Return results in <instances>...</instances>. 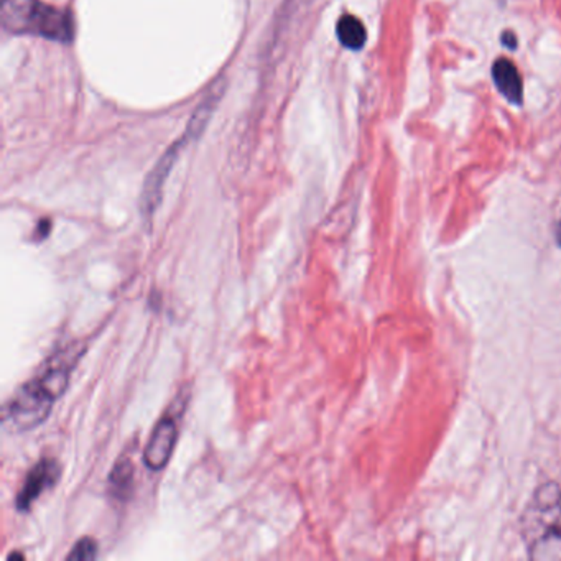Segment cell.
Instances as JSON below:
<instances>
[{
  "mask_svg": "<svg viewBox=\"0 0 561 561\" xmlns=\"http://www.w3.org/2000/svg\"><path fill=\"white\" fill-rule=\"evenodd\" d=\"M86 353V345L73 341L56 351L44 362L40 372L23 384L4 409V421L12 430L28 432L44 423L54 402L60 399L69 384L77 362Z\"/></svg>",
  "mask_w": 561,
  "mask_h": 561,
  "instance_id": "obj_1",
  "label": "cell"
},
{
  "mask_svg": "<svg viewBox=\"0 0 561 561\" xmlns=\"http://www.w3.org/2000/svg\"><path fill=\"white\" fill-rule=\"evenodd\" d=\"M522 535L530 558L561 560V489L540 486L522 516Z\"/></svg>",
  "mask_w": 561,
  "mask_h": 561,
  "instance_id": "obj_2",
  "label": "cell"
},
{
  "mask_svg": "<svg viewBox=\"0 0 561 561\" xmlns=\"http://www.w3.org/2000/svg\"><path fill=\"white\" fill-rule=\"evenodd\" d=\"M0 20L7 32L37 35L61 44L71 42L75 33L69 13L40 0H2Z\"/></svg>",
  "mask_w": 561,
  "mask_h": 561,
  "instance_id": "obj_3",
  "label": "cell"
},
{
  "mask_svg": "<svg viewBox=\"0 0 561 561\" xmlns=\"http://www.w3.org/2000/svg\"><path fill=\"white\" fill-rule=\"evenodd\" d=\"M178 433L180 430L176 415L172 411L165 413L155 425L143 451V464L150 471H162L168 466L178 442Z\"/></svg>",
  "mask_w": 561,
  "mask_h": 561,
  "instance_id": "obj_4",
  "label": "cell"
},
{
  "mask_svg": "<svg viewBox=\"0 0 561 561\" xmlns=\"http://www.w3.org/2000/svg\"><path fill=\"white\" fill-rule=\"evenodd\" d=\"M60 477H61V464L53 458L40 459L30 469V473L23 481V486L17 494V500H15L17 510L28 512L38 497L58 484Z\"/></svg>",
  "mask_w": 561,
  "mask_h": 561,
  "instance_id": "obj_5",
  "label": "cell"
},
{
  "mask_svg": "<svg viewBox=\"0 0 561 561\" xmlns=\"http://www.w3.org/2000/svg\"><path fill=\"white\" fill-rule=\"evenodd\" d=\"M182 143L183 142L175 143L172 149L163 155L162 160L157 163V167L153 168V172L149 175L147 182L143 184L141 207L142 215H143L145 219H151L153 213L160 206L163 186H165V182L168 178V173L172 172L173 165L178 159V153L182 150Z\"/></svg>",
  "mask_w": 561,
  "mask_h": 561,
  "instance_id": "obj_6",
  "label": "cell"
},
{
  "mask_svg": "<svg viewBox=\"0 0 561 561\" xmlns=\"http://www.w3.org/2000/svg\"><path fill=\"white\" fill-rule=\"evenodd\" d=\"M492 79L497 91L508 99L512 106H524V85L517 66L508 58H497L492 65Z\"/></svg>",
  "mask_w": 561,
  "mask_h": 561,
  "instance_id": "obj_7",
  "label": "cell"
},
{
  "mask_svg": "<svg viewBox=\"0 0 561 561\" xmlns=\"http://www.w3.org/2000/svg\"><path fill=\"white\" fill-rule=\"evenodd\" d=\"M134 476L135 467L130 454H122L114 464L110 475H109V492L110 496L126 500L132 494L134 487Z\"/></svg>",
  "mask_w": 561,
  "mask_h": 561,
  "instance_id": "obj_8",
  "label": "cell"
},
{
  "mask_svg": "<svg viewBox=\"0 0 561 561\" xmlns=\"http://www.w3.org/2000/svg\"><path fill=\"white\" fill-rule=\"evenodd\" d=\"M336 35L337 40L341 42L343 46L347 50L357 52L361 48H364L367 42V32L364 23L361 22L354 15L346 13L336 25Z\"/></svg>",
  "mask_w": 561,
  "mask_h": 561,
  "instance_id": "obj_9",
  "label": "cell"
},
{
  "mask_svg": "<svg viewBox=\"0 0 561 561\" xmlns=\"http://www.w3.org/2000/svg\"><path fill=\"white\" fill-rule=\"evenodd\" d=\"M96 557H98V543H96V540H93L91 537H85V539L76 541L75 547L68 553L66 560L89 561L94 560Z\"/></svg>",
  "mask_w": 561,
  "mask_h": 561,
  "instance_id": "obj_10",
  "label": "cell"
},
{
  "mask_svg": "<svg viewBox=\"0 0 561 561\" xmlns=\"http://www.w3.org/2000/svg\"><path fill=\"white\" fill-rule=\"evenodd\" d=\"M52 221L50 219H42L38 224H37V229H35V240L37 242H42L45 239L50 236V232H52Z\"/></svg>",
  "mask_w": 561,
  "mask_h": 561,
  "instance_id": "obj_11",
  "label": "cell"
},
{
  "mask_svg": "<svg viewBox=\"0 0 561 561\" xmlns=\"http://www.w3.org/2000/svg\"><path fill=\"white\" fill-rule=\"evenodd\" d=\"M500 40H502V45H504V46H506L508 50H510V52H514V50H517L518 40H517V35H516V33L510 32V30H508V32L502 33V37H500Z\"/></svg>",
  "mask_w": 561,
  "mask_h": 561,
  "instance_id": "obj_12",
  "label": "cell"
},
{
  "mask_svg": "<svg viewBox=\"0 0 561 561\" xmlns=\"http://www.w3.org/2000/svg\"><path fill=\"white\" fill-rule=\"evenodd\" d=\"M13 558H25V557H23V555H19V553H12V555H9V560H13Z\"/></svg>",
  "mask_w": 561,
  "mask_h": 561,
  "instance_id": "obj_13",
  "label": "cell"
}]
</instances>
